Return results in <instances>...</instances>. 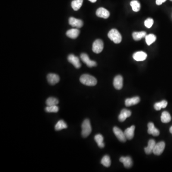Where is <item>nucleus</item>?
Masks as SVG:
<instances>
[{
	"label": "nucleus",
	"instance_id": "1",
	"mask_svg": "<svg viewBox=\"0 0 172 172\" xmlns=\"http://www.w3.org/2000/svg\"><path fill=\"white\" fill-rule=\"evenodd\" d=\"M79 80L81 83L88 86H94L97 83V80L96 78L89 74L82 75Z\"/></svg>",
	"mask_w": 172,
	"mask_h": 172
},
{
	"label": "nucleus",
	"instance_id": "2",
	"mask_svg": "<svg viewBox=\"0 0 172 172\" xmlns=\"http://www.w3.org/2000/svg\"><path fill=\"white\" fill-rule=\"evenodd\" d=\"M108 36L115 44H119L122 41V35L119 32L115 29H111L108 34Z\"/></svg>",
	"mask_w": 172,
	"mask_h": 172
},
{
	"label": "nucleus",
	"instance_id": "3",
	"mask_svg": "<svg viewBox=\"0 0 172 172\" xmlns=\"http://www.w3.org/2000/svg\"><path fill=\"white\" fill-rule=\"evenodd\" d=\"M81 134L82 137L86 138L89 136L92 131L91 122L88 119H85L84 120L81 125Z\"/></svg>",
	"mask_w": 172,
	"mask_h": 172
},
{
	"label": "nucleus",
	"instance_id": "4",
	"mask_svg": "<svg viewBox=\"0 0 172 172\" xmlns=\"http://www.w3.org/2000/svg\"><path fill=\"white\" fill-rule=\"evenodd\" d=\"M104 47L103 42L101 39H97L95 41L92 45V51L96 54L102 52Z\"/></svg>",
	"mask_w": 172,
	"mask_h": 172
},
{
	"label": "nucleus",
	"instance_id": "5",
	"mask_svg": "<svg viewBox=\"0 0 172 172\" xmlns=\"http://www.w3.org/2000/svg\"><path fill=\"white\" fill-rule=\"evenodd\" d=\"M80 58L82 61L87 65V66L89 67H92L97 66L96 62L94 61H92L89 59L88 55L85 53H82L80 55Z\"/></svg>",
	"mask_w": 172,
	"mask_h": 172
},
{
	"label": "nucleus",
	"instance_id": "6",
	"mask_svg": "<svg viewBox=\"0 0 172 172\" xmlns=\"http://www.w3.org/2000/svg\"><path fill=\"white\" fill-rule=\"evenodd\" d=\"M165 146H166V144L164 142H158L157 144H155L153 153L155 155H161L164 151Z\"/></svg>",
	"mask_w": 172,
	"mask_h": 172
},
{
	"label": "nucleus",
	"instance_id": "7",
	"mask_svg": "<svg viewBox=\"0 0 172 172\" xmlns=\"http://www.w3.org/2000/svg\"><path fill=\"white\" fill-rule=\"evenodd\" d=\"M113 131L115 134V136L117 138L122 142H125L127 139L126 138L124 132H123L122 130L117 127H114L113 129Z\"/></svg>",
	"mask_w": 172,
	"mask_h": 172
},
{
	"label": "nucleus",
	"instance_id": "8",
	"mask_svg": "<svg viewBox=\"0 0 172 172\" xmlns=\"http://www.w3.org/2000/svg\"><path fill=\"white\" fill-rule=\"evenodd\" d=\"M67 60L69 62L72 64L76 69H79L81 67V64L79 58L74 55H69L67 57Z\"/></svg>",
	"mask_w": 172,
	"mask_h": 172
},
{
	"label": "nucleus",
	"instance_id": "9",
	"mask_svg": "<svg viewBox=\"0 0 172 172\" xmlns=\"http://www.w3.org/2000/svg\"><path fill=\"white\" fill-rule=\"evenodd\" d=\"M69 24L72 27L81 28L83 25V21L74 17H71L69 19Z\"/></svg>",
	"mask_w": 172,
	"mask_h": 172
},
{
	"label": "nucleus",
	"instance_id": "10",
	"mask_svg": "<svg viewBox=\"0 0 172 172\" xmlns=\"http://www.w3.org/2000/svg\"><path fill=\"white\" fill-rule=\"evenodd\" d=\"M113 86L116 89L120 90L123 87V78L122 76L118 75L115 76L113 80Z\"/></svg>",
	"mask_w": 172,
	"mask_h": 172
},
{
	"label": "nucleus",
	"instance_id": "11",
	"mask_svg": "<svg viewBox=\"0 0 172 172\" xmlns=\"http://www.w3.org/2000/svg\"><path fill=\"white\" fill-rule=\"evenodd\" d=\"M96 15L97 16L101 18L107 19L110 16V13L109 12V11H108L107 9L103 7H101L97 9V10L96 11Z\"/></svg>",
	"mask_w": 172,
	"mask_h": 172
},
{
	"label": "nucleus",
	"instance_id": "12",
	"mask_svg": "<svg viewBox=\"0 0 172 172\" xmlns=\"http://www.w3.org/2000/svg\"><path fill=\"white\" fill-rule=\"evenodd\" d=\"M47 79L49 84L54 85L59 81L60 78L57 74L50 73L47 75Z\"/></svg>",
	"mask_w": 172,
	"mask_h": 172
},
{
	"label": "nucleus",
	"instance_id": "13",
	"mask_svg": "<svg viewBox=\"0 0 172 172\" xmlns=\"http://www.w3.org/2000/svg\"><path fill=\"white\" fill-rule=\"evenodd\" d=\"M147 57V54L143 51H139L133 55V59L137 61H144L146 59Z\"/></svg>",
	"mask_w": 172,
	"mask_h": 172
},
{
	"label": "nucleus",
	"instance_id": "14",
	"mask_svg": "<svg viewBox=\"0 0 172 172\" xmlns=\"http://www.w3.org/2000/svg\"><path fill=\"white\" fill-rule=\"evenodd\" d=\"M148 132L150 134L153 135L154 136H157L160 134V132L157 128H155L153 122H149L148 124Z\"/></svg>",
	"mask_w": 172,
	"mask_h": 172
},
{
	"label": "nucleus",
	"instance_id": "15",
	"mask_svg": "<svg viewBox=\"0 0 172 172\" xmlns=\"http://www.w3.org/2000/svg\"><path fill=\"white\" fill-rule=\"evenodd\" d=\"M131 114L132 112L130 110H128L127 109H123L119 116V120L120 122H124L127 118L131 116Z\"/></svg>",
	"mask_w": 172,
	"mask_h": 172
},
{
	"label": "nucleus",
	"instance_id": "16",
	"mask_svg": "<svg viewBox=\"0 0 172 172\" xmlns=\"http://www.w3.org/2000/svg\"><path fill=\"white\" fill-rule=\"evenodd\" d=\"M120 161L123 163L124 167L126 168H130L132 166V159L130 156L122 157L120 159Z\"/></svg>",
	"mask_w": 172,
	"mask_h": 172
},
{
	"label": "nucleus",
	"instance_id": "17",
	"mask_svg": "<svg viewBox=\"0 0 172 172\" xmlns=\"http://www.w3.org/2000/svg\"><path fill=\"white\" fill-rule=\"evenodd\" d=\"M135 128V126L132 125L125 130L124 132L127 140H131L133 138L134 134Z\"/></svg>",
	"mask_w": 172,
	"mask_h": 172
},
{
	"label": "nucleus",
	"instance_id": "18",
	"mask_svg": "<svg viewBox=\"0 0 172 172\" xmlns=\"http://www.w3.org/2000/svg\"><path fill=\"white\" fill-rule=\"evenodd\" d=\"M80 31L77 28H73L68 30L67 32L66 35L69 38L71 39H76L79 35Z\"/></svg>",
	"mask_w": 172,
	"mask_h": 172
},
{
	"label": "nucleus",
	"instance_id": "19",
	"mask_svg": "<svg viewBox=\"0 0 172 172\" xmlns=\"http://www.w3.org/2000/svg\"><path fill=\"white\" fill-rule=\"evenodd\" d=\"M155 144H156V142L154 140L151 139L149 140L147 147L144 148V151L146 154H151V153H153Z\"/></svg>",
	"mask_w": 172,
	"mask_h": 172
},
{
	"label": "nucleus",
	"instance_id": "20",
	"mask_svg": "<svg viewBox=\"0 0 172 172\" xmlns=\"http://www.w3.org/2000/svg\"><path fill=\"white\" fill-rule=\"evenodd\" d=\"M140 101V98L139 97H134L132 98H127L125 101L126 106L127 107L136 105L139 103Z\"/></svg>",
	"mask_w": 172,
	"mask_h": 172
},
{
	"label": "nucleus",
	"instance_id": "21",
	"mask_svg": "<svg viewBox=\"0 0 172 172\" xmlns=\"http://www.w3.org/2000/svg\"><path fill=\"white\" fill-rule=\"evenodd\" d=\"M161 120L162 122L166 123L169 122L171 120V116L169 113L167 111H164L163 112L161 117Z\"/></svg>",
	"mask_w": 172,
	"mask_h": 172
},
{
	"label": "nucleus",
	"instance_id": "22",
	"mask_svg": "<svg viewBox=\"0 0 172 172\" xmlns=\"http://www.w3.org/2000/svg\"><path fill=\"white\" fill-rule=\"evenodd\" d=\"M146 35V33L144 31H142L139 32H134L132 33V37L134 40L135 41L141 40L142 38L145 37Z\"/></svg>",
	"mask_w": 172,
	"mask_h": 172
},
{
	"label": "nucleus",
	"instance_id": "23",
	"mask_svg": "<svg viewBox=\"0 0 172 172\" xmlns=\"http://www.w3.org/2000/svg\"><path fill=\"white\" fill-rule=\"evenodd\" d=\"M94 139L98 145L99 146V147L102 148L105 146V144L103 142V137L102 135L100 134L96 135L95 136Z\"/></svg>",
	"mask_w": 172,
	"mask_h": 172
},
{
	"label": "nucleus",
	"instance_id": "24",
	"mask_svg": "<svg viewBox=\"0 0 172 172\" xmlns=\"http://www.w3.org/2000/svg\"><path fill=\"white\" fill-rule=\"evenodd\" d=\"M83 0H74L71 3V6L73 10L78 11L82 6Z\"/></svg>",
	"mask_w": 172,
	"mask_h": 172
},
{
	"label": "nucleus",
	"instance_id": "25",
	"mask_svg": "<svg viewBox=\"0 0 172 172\" xmlns=\"http://www.w3.org/2000/svg\"><path fill=\"white\" fill-rule=\"evenodd\" d=\"M167 101H166L165 100H163L162 101L159 102H157L154 104V109L156 110H160L162 108H165L167 106Z\"/></svg>",
	"mask_w": 172,
	"mask_h": 172
},
{
	"label": "nucleus",
	"instance_id": "26",
	"mask_svg": "<svg viewBox=\"0 0 172 172\" xmlns=\"http://www.w3.org/2000/svg\"><path fill=\"white\" fill-rule=\"evenodd\" d=\"M145 38L146 44L148 45L152 44L156 40V37L154 34H149L146 35Z\"/></svg>",
	"mask_w": 172,
	"mask_h": 172
},
{
	"label": "nucleus",
	"instance_id": "27",
	"mask_svg": "<svg viewBox=\"0 0 172 172\" xmlns=\"http://www.w3.org/2000/svg\"><path fill=\"white\" fill-rule=\"evenodd\" d=\"M130 5L132 8V10L134 12H138L141 9V4L137 0H133L132 1H131Z\"/></svg>",
	"mask_w": 172,
	"mask_h": 172
},
{
	"label": "nucleus",
	"instance_id": "28",
	"mask_svg": "<svg viewBox=\"0 0 172 172\" xmlns=\"http://www.w3.org/2000/svg\"><path fill=\"white\" fill-rule=\"evenodd\" d=\"M67 127V124L63 120H60L56 124L55 130L56 131H60L64 129H66Z\"/></svg>",
	"mask_w": 172,
	"mask_h": 172
},
{
	"label": "nucleus",
	"instance_id": "29",
	"mask_svg": "<svg viewBox=\"0 0 172 172\" xmlns=\"http://www.w3.org/2000/svg\"><path fill=\"white\" fill-rule=\"evenodd\" d=\"M101 163L105 167H109L111 164V161L110 156L107 155L104 156L101 159Z\"/></svg>",
	"mask_w": 172,
	"mask_h": 172
},
{
	"label": "nucleus",
	"instance_id": "30",
	"mask_svg": "<svg viewBox=\"0 0 172 172\" xmlns=\"http://www.w3.org/2000/svg\"><path fill=\"white\" fill-rule=\"evenodd\" d=\"M59 103V101L57 98L54 97H49L47 98L46 101V104L48 106L57 105Z\"/></svg>",
	"mask_w": 172,
	"mask_h": 172
},
{
	"label": "nucleus",
	"instance_id": "31",
	"mask_svg": "<svg viewBox=\"0 0 172 172\" xmlns=\"http://www.w3.org/2000/svg\"><path fill=\"white\" fill-rule=\"evenodd\" d=\"M45 111L47 113H56L58 112L59 110V108L58 106L57 105L54 106H47V107L45 108Z\"/></svg>",
	"mask_w": 172,
	"mask_h": 172
},
{
	"label": "nucleus",
	"instance_id": "32",
	"mask_svg": "<svg viewBox=\"0 0 172 172\" xmlns=\"http://www.w3.org/2000/svg\"><path fill=\"white\" fill-rule=\"evenodd\" d=\"M154 24V20L151 18H148L144 22V25L146 27L150 28L153 26Z\"/></svg>",
	"mask_w": 172,
	"mask_h": 172
},
{
	"label": "nucleus",
	"instance_id": "33",
	"mask_svg": "<svg viewBox=\"0 0 172 172\" xmlns=\"http://www.w3.org/2000/svg\"><path fill=\"white\" fill-rule=\"evenodd\" d=\"M166 0H156V4L157 5H160L163 4L164 2H166Z\"/></svg>",
	"mask_w": 172,
	"mask_h": 172
},
{
	"label": "nucleus",
	"instance_id": "34",
	"mask_svg": "<svg viewBox=\"0 0 172 172\" xmlns=\"http://www.w3.org/2000/svg\"><path fill=\"white\" fill-rule=\"evenodd\" d=\"M89 1H91V3H95L96 1H97V0H89Z\"/></svg>",
	"mask_w": 172,
	"mask_h": 172
},
{
	"label": "nucleus",
	"instance_id": "35",
	"mask_svg": "<svg viewBox=\"0 0 172 172\" xmlns=\"http://www.w3.org/2000/svg\"><path fill=\"white\" fill-rule=\"evenodd\" d=\"M169 131L170 133H171L172 134V126L170 127V128Z\"/></svg>",
	"mask_w": 172,
	"mask_h": 172
},
{
	"label": "nucleus",
	"instance_id": "36",
	"mask_svg": "<svg viewBox=\"0 0 172 172\" xmlns=\"http://www.w3.org/2000/svg\"><path fill=\"white\" fill-rule=\"evenodd\" d=\"M170 1H172V0H170Z\"/></svg>",
	"mask_w": 172,
	"mask_h": 172
}]
</instances>
